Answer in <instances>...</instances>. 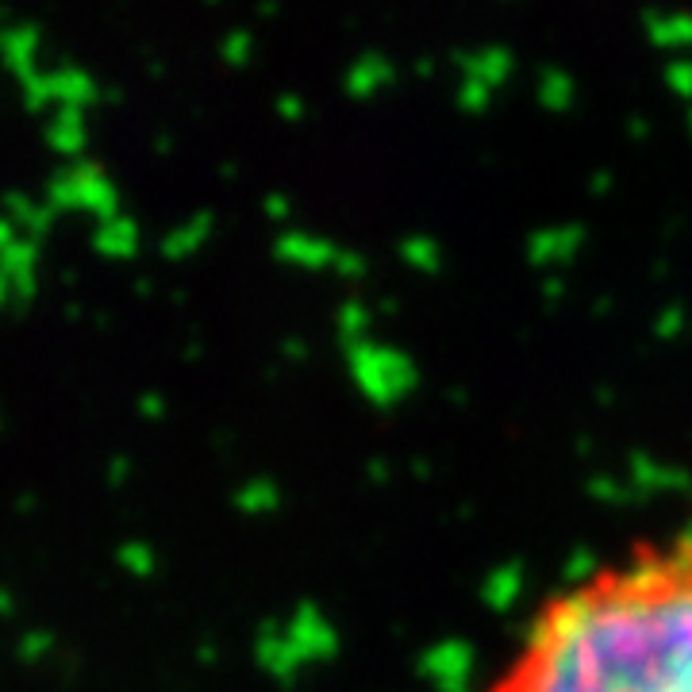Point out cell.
Returning <instances> with one entry per match:
<instances>
[{"mask_svg":"<svg viewBox=\"0 0 692 692\" xmlns=\"http://www.w3.org/2000/svg\"><path fill=\"white\" fill-rule=\"evenodd\" d=\"M481 692H692V554H630L577 577Z\"/></svg>","mask_w":692,"mask_h":692,"instance_id":"obj_1","label":"cell"},{"mask_svg":"<svg viewBox=\"0 0 692 692\" xmlns=\"http://www.w3.org/2000/svg\"><path fill=\"white\" fill-rule=\"evenodd\" d=\"M681 546H684V550H689V554H692V531H689V538H684V543H681Z\"/></svg>","mask_w":692,"mask_h":692,"instance_id":"obj_2","label":"cell"}]
</instances>
